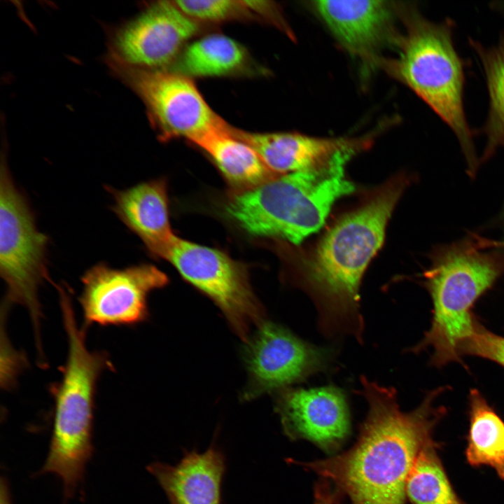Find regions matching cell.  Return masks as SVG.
<instances>
[{
    "mask_svg": "<svg viewBox=\"0 0 504 504\" xmlns=\"http://www.w3.org/2000/svg\"><path fill=\"white\" fill-rule=\"evenodd\" d=\"M360 381L368 411L356 444L326 459L294 463L331 482L352 504H405L409 473L444 414V408L433 405L444 388L429 392L417 408L404 412L393 387L365 376Z\"/></svg>",
    "mask_w": 504,
    "mask_h": 504,
    "instance_id": "obj_1",
    "label": "cell"
},
{
    "mask_svg": "<svg viewBox=\"0 0 504 504\" xmlns=\"http://www.w3.org/2000/svg\"><path fill=\"white\" fill-rule=\"evenodd\" d=\"M403 188L402 181H393L339 219L307 264L303 283L316 305L318 329L326 337L351 336L363 342L361 279L382 247L387 223Z\"/></svg>",
    "mask_w": 504,
    "mask_h": 504,
    "instance_id": "obj_2",
    "label": "cell"
},
{
    "mask_svg": "<svg viewBox=\"0 0 504 504\" xmlns=\"http://www.w3.org/2000/svg\"><path fill=\"white\" fill-rule=\"evenodd\" d=\"M369 146L362 139L337 153L319 166L277 175L236 193L225 206L227 216L255 237L301 243L317 232L337 200L356 190L346 174V166Z\"/></svg>",
    "mask_w": 504,
    "mask_h": 504,
    "instance_id": "obj_3",
    "label": "cell"
},
{
    "mask_svg": "<svg viewBox=\"0 0 504 504\" xmlns=\"http://www.w3.org/2000/svg\"><path fill=\"white\" fill-rule=\"evenodd\" d=\"M68 341L66 363L59 382L51 387L55 413L49 451L39 475L60 478L66 500L83 483L92 451L94 396L98 379L111 363L105 353L90 351L80 329L69 293H59Z\"/></svg>",
    "mask_w": 504,
    "mask_h": 504,
    "instance_id": "obj_4",
    "label": "cell"
},
{
    "mask_svg": "<svg viewBox=\"0 0 504 504\" xmlns=\"http://www.w3.org/2000/svg\"><path fill=\"white\" fill-rule=\"evenodd\" d=\"M404 25L398 55L382 66L410 88L449 127L457 137L470 170L477 165L472 133L463 106V62L452 40L449 21L433 22L412 6H402Z\"/></svg>",
    "mask_w": 504,
    "mask_h": 504,
    "instance_id": "obj_5",
    "label": "cell"
},
{
    "mask_svg": "<svg viewBox=\"0 0 504 504\" xmlns=\"http://www.w3.org/2000/svg\"><path fill=\"white\" fill-rule=\"evenodd\" d=\"M503 273L504 258L498 253L465 244L443 248L426 275L433 305L430 328L409 351L431 347V364L437 367L461 362V347L477 319L472 308Z\"/></svg>",
    "mask_w": 504,
    "mask_h": 504,
    "instance_id": "obj_6",
    "label": "cell"
},
{
    "mask_svg": "<svg viewBox=\"0 0 504 504\" xmlns=\"http://www.w3.org/2000/svg\"><path fill=\"white\" fill-rule=\"evenodd\" d=\"M48 237L36 226L34 214L16 187L7 164L0 172V274L6 286L4 304L25 307L32 321L41 351L40 286L50 281L48 270Z\"/></svg>",
    "mask_w": 504,
    "mask_h": 504,
    "instance_id": "obj_7",
    "label": "cell"
},
{
    "mask_svg": "<svg viewBox=\"0 0 504 504\" xmlns=\"http://www.w3.org/2000/svg\"><path fill=\"white\" fill-rule=\"evenodd\" d=\"M163 259L217 305L244 342L265 320L246 266L225 253L176 237Z\"/></svg>",
    "mask_w": 504,
    "mask_h": 504,
    "instance_id": "obj_8",
    "label": "cell"
},
{
    "mask_svg": "<svg viewBox=\"0 0 504 504\" xmlns=\"http://www.w3.org/2000/svg\"><path fill=\"white\" fill-rule=\"evenodd\" d=\"M245 342L248 382L241 398L250 400L329 371L335 351L306 342L284 326L264 320Z\"/></svg>",
    "mask_w": 504,
    "mask_h": 504,
    "instance_id": "obj_9",
    "label": "cell"
},
{
    "mask_svg": "<svg viewBox=\"0 0 504 504\" xmlns=\"http://www.w3.org/2000/svg\"><path fill=\"white\" fill-rule=\"evenodd\" d=\"M111 66L144 102L150 122L163 140L183 137L194 144L227 125L190 77L172 70Z\"/></svg>",
    "mask_w": 504,
    "mask_h": 504,
    "instance_id": "obj_10",
    "label": "cell"
},
{
    "mask_svg": "<svg viewBox=\"0 0 504 504\" xmlns=\"http://www.w3.org/2000/svg\"><path fill=\"white\" fill-rule=\"evenodd\" d=\"M81 282L78 300L86 326H134L148 318V295L169 279L150 264L117 269L100 262L85 271Z\"/></svg>",
    "mask_w": 504,
    "mask_h": 504,
    "instance_id": "obj_11",
    "label": "cell"
},
{
    "mask_svg": "<svg viewBox=\"0 0 504 504\" xmlns=\"http://www.w3.org/2000/svg\"><path fill=\"white\" fill-rule=\"evenodd\" d=\"M198 27L196 21L174 1L155 2L116 31L112 40L111 65L162 69L176 60Z\"/></svg>",
    "mask_w": 504,
    "mask_h": 504,
    "instance_id": "obj_12",
    "label": "cell"
},
{
    "mask_svg": "<svg viewBox=\"0 0 504 504\" xmlns=\"http://www.w3.org/2000/svg\"><path fill=\"white\" fill-rule=\"evenodd\" d=\"M309 6L342 48L369 69L382 65L381 52L400 36L396 22L402 6L393 1L321 0Z\"/></svg>",
    "mask_w": 504,
    "mask_h": 504,
    "instance_id": "obj_13",
    "label": "cell"
},
{
    "mask_svg": "<svg viewBox=\"0 0 504 504\" xmlns=\"http://www.w3.org/2000/svg\"><path fill=\"white\" fill-rule=\"evenodd\" d=\"M274 403L283 431L290 440H307L334 454L351 434L346 396L337 386L285 388L276 392Z\"/></svg>",
    "mask_w": 504,
    "mask_h": 504,
    "instance_id": "obj_14",
    "label": "cell"
},
{
    "mask_svg": "<svg viewBox=\"0 0 504 504\" xmlns=\"http://www.w3.org/2000/svg\"><path fill=\"white\" fill-rule=\"evenodd\" d=\"M112 210L153 256L164 258L176 236L172 232L166 181L151 180L124 190L105 186Z\"/></svg>",
    "mask_w": 504,
    "mask_h": 504,
    "instance_id": "obj_15",
    "label": "cell"
},
{
    "mask_svg": "<svg viewBox=\"0 0 504 504\" xmlns=\"http://www.w3.org/2000/svg\"><path fill=\"white\" fill-rule=\"evenodd\" d=\"M166 493L170 504H220L225 458L216 443L204 452L185 451L172 465L155 461L146 467Z\"/></svg>",
    "mask_w": 504,
    "mask_h": 504,
    "instance_id": "obj_16",
    "label": "cell"
},
{
    "mask_svg": "<svg viewBox=\"0 0 504 504\" xmlns=\"http://www.w3.org/2000/svg\"><path fill=\"white\" fill-rule=\"evenodd\" d=\"M275 174L302 171L323 164L360 137L323 138L298 132L251 133L233 129Z\"/></svg>",
    "mask_w": 504,
    "mask_h": 504,
    "instance_id": "obj_17",
    "label": "cell"
},
{
    "mask_svg": "<svg viewBox=\"0 0 504 504\" xmlns=\"http://www.w3.org/2000/svg\"><path fill=\"white\" fill-rule=\"evenodd\" d=\"M194 144L212 159L230 184L242 190L277 176L248 144L235 135L229 125L209 133Z\"/></svg>",
    "mask_w": 504,
    "mask_h": 504,
    "instance_id": "obj_18",
    "label": "cell"
},
{
    "mask_svg": "<svg viewBox=\"0 0 504 504\" xmlns=\"http://www.w3.org/2000/svg\"><path fill=\"white\" fill-rule=\"evenodd\" d=\"M468 463L489 465L504 479V421L476 388L469 393Z\"/></svg>",
    "mask_w": 504,
    "mask_h": 504,
    "instance_id": "obj_19",
    "label": "cell"
},
{
    "mask_svg": "<svg viewBox=\"0 0 504 504\" xmlns=\"http://www.w3.org/2000/svg\"><path fill=\"white\" fill-rule=\"evenodd\" d=\"M246 62L244 48L231 38L211 34L194 42L181 52L172 71L188 77L219 76L234 73Z\"/></svg>",
    "mask_w": 504,
    "mask_h": 504,
    "instance_id": "obj_20",
    "label": "cell"
},
{
    "mask_svg": "<svg viewBox=\"0 0 504 504\" xmlns=\"http://www.w3.org/2000/svg\"><path fill=\"white\" fill-rule=\"evenodd\" d=\"M437 448L431 440L419 452L407 479L406 496L412 504H464L450 484Z\"/></svg>",
    "mask_w": 504,
    "mask_h": 504,
    "instance_id": "obj_21",
    "label": "cell"
},
{
    "mask_svg": "<svg viewBox=\"0 0 504 504\" xmlns=\"http://www.w3.org/2000/svg\"><path fill=\"white\" fill-rule=\"evenodd\" d=\"M471 44L481 60L486 80L489 110L484 127L486 145L484 158L504 146V35L497 45L485 48L476 41Z\"/></svg>",
    "mask_w": 504,
    "mask_h": 504,
    "instance_id": "obj_22",
    "label": "cell"
},
{
    "mask_svg": "<svg viewBox=\"0 0 504 504\" xmlns=\"http://www.w3.org/2000/svg\"><path fill=\"white\" fill-rule=\"evenodd\" d=\"M176 6L192 20L221 22L252 14L244 1H175Z\"/></svg>",
    "mask_w": 504,
    "mask_h": 504,
    "instance_id": "obj_23",
    "label": "cell"
},
{
    "mask_svg": "<svg viewBox=\"0 0 504 504\" xmlns=\"http://www.w3.org/2000/svg\"><path fill=\"white\" fill-rule=\"evenodd\" d=\"M460 353L491 360L504 368V337L491 332L476 319L473 331L462 344Z\"/></svg>",
    "mask_w": 504,
    "mask_h": 504,
    "instance_id": "obj_24",
    "label": "cell"
},
{
    "mask_svg": "<svg viewBox=\"0 0 504 504\" xmlns=\"http://www.w3.org/2000/svg\"><path fill=\"white\" fill-rule=\"evenodd\" d=\"M8 307L1 309V385L4 389L10 388L18 375L26 364L22 354L18 352L10 343L5 331L4 321Z\"/></svg>",
    "mask_w": 504,
    "mask_h": 504,
    "instance_id": "obj_25",
    "label": "cell"
},
{
    "mask_svg": "<svg viewBox=\"0 0 504 504\" xmlns=\"http://www.w3.org/2000/svg\"><path fill=\"white\" fill-rule=\"evenodd\" d=\"M314 504H340V495L326 479H321L314 486Z\"/></svg>",
    "mask_w": 504,
    "mask_h": 504,
    "instance_id": "obj_26",
    "label": "cell"
},
{
    "mask_svg": "<svg viewBox=\"0 0 504 504\" xmlns=\"http://www.w3.org/2000/svg\"><path fill=\"white\" fill-rule=\"evenodd\" d=\"M1 504H11V500L6 482L1 481Z\"/></svg>",
    "mask_w": 504,
    "mask_h": 504,
    "instance_id": "obj_27",
    "label": "cell"
}]
</instances>
